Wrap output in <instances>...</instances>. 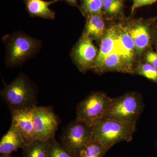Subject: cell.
Listing matches in <instances>:
<instances>
[{
  "label": "cell",
  "instance_id": "603a6c76",
  "mask_svg": "<svg viewBox=\"0 0 157 157\" xmlns=\"http://www.w3.org/2000/svg\"><path fill=\"white\" fill-rule=\"evenodd\" d=\"M157 0H133V5L132 8V13L133 14L134 11L137 8L143 6L151 5L156 2Z\"/></svg>",
  "mask_w": 157,
  "mask_h": 157
},
{
  "label": "cell",
  "instance_id": "ba28073f",
  "mask_svg": "<svg viewBox=\"0 0 157 157\" xmlns=\"http://www.w3.org/2000/svg\"><path fill=\"white\" fill-rule=\"evenodd\" d=\"M98 52L93 39L83 33L73 48L71 56L78 70L84 72L93 69Z\"/></svg>",
  "mask_w": 157,
  "mask_h": 157
},
{
  "label": "cell",
  "instance_id": "7c38bea8",
  "mask_svg": "<svg viewBox=\"0 0 157 157\" xmlns=\"http://www.w3.org/2000/svg\"><path fill=\"white\" fill-rule=\"evenodd\" d=\"M25 144L23 138L13 124L9 131L4 135L0 141L1 154L10 155L19 148H22Z\"/></svg>",
  "mask_w": 157,
  "mask_h": 157
},
{
  "label": "cell",
  "instance_id": "9c48e42d",
  "mask_svg": "<svg viewBox=\"0 0 157 157\" xmlns=\"http://www.w3.org/2000/svg\"><path fill=\"white\" fill-rule=\"evenodd\" d=\"M33 108L11 110L12 123L17 128L26 144L35 140Z\"/></svg>",
  "mask_w": 157,
  "mask_h": 157
},
{
  "label": "cell",
  "instance_id": "3957f363",
  "mask_svg": "<svg viewBox=\"0 0 157 157\" xmlns=\"http://www.w3.org/2000/svg\"><path fill=\"white\" fill-rule=\"evenodd\" d=\"M144 107L143 98L140 94L128 93L113 99L104 117L136 124L143 112Z\"/></svg>",
  "mask_w": 157,
  "mask_h": 157
},
{
  "label": "cell",
  "instance_id": "8992f818",
  "mask_svg": "<svg viewBox=\"0 0 157 157\" xmlns=\"http://www.w3.org/2000/svg\"><path fill=\"white\" fill-rule=\"evenodd\" d=\"M93 139L91 126L77 118L65 128L60 137L61 143L75 157Z\"/></svg>",
  "mask_w": 157,
  "mask_h": 157
},
{
  "label": "cell",
  "instance_id": "9a60e30c",
  "mask_svg": "<svg viewBox=\"0 0 157 157\" xmlns=\"http://www.w3.org/2000/svg\"><path fill=\"white\" fill-rule=\"evenodd\" d=\"M93 70L98 73L111 71L131 73L123 57L117 52L107 56L102 63Z\"/></svg>",
  "mask_w": 157,
  "mask_h": 157
},
{
  "label": "cell",
  "instance_id": "4316f807",
  "mask_svg": "<svg viewBox=\"0 0 157 157\" xmlns=\"http://www.w3.org/2000/svg\"><path fill=\"white\" fill-rule=\"evenodd\" d=\"M0 157H14L9 154H1Z\"/></svg>",
  "mask_w": 157,
  "mask_h": 157
},
{
  "label": "cell",
  "instance_id": "e0dca14e",
  "mask_svg": "<svg viewBox=\"0 0 157 157\" xmlns=\"http://www.w3.org/2000/svg\"><path fill=\"white\" fill-rule=\"evenodd\" d=\"M51 140H39L26 144L22 147V157H49Z\"/></svg>",
  "mask_w": 157,
  "mask_h": 157
},
{
  "label": "cell",
  "instance_id": "ac0fdd59",
  "mask_svg": "<svg viewBox=\"0 0 157 157\" xmlns=\"http://www.w3.org/2000/svg\"><path fill=\"white\" fill-rule=\"evenodd\" d=\"M109 149L93 138L82 149L77 157H104Z\"/></svg>",
  "mask_w": 157,
  "mask_h": 157
},
{
  "label": "cell",
  "instance_id": "7a4b0ae2",
  "mask_svg": "<svg viewBox=\"0 0 157 157\" xmlns=\"http://www.w3.org/2000/svg\"><path fill=\"white\" fill-rule=\"evenodd\" d=\"M93 138L110 149L121 141H132L136 124L104 117L93 125Z\"/></svg>",
  "mask_w": 157,
  "mask_h": 157
},
{
  "label": "cell",
  "instance_id": "cb8c5ba5",
  "mask_svg": "<svg viewBox=\"0 0 157 157\" xmlns=\"http://www.w3.org/2000/svg\"><path fill=\"white\" fill-rule=\"evenodd\" d=\"M146 59L147 63L157 68V51L155 52L153 51H149L147 53Z\"/></svg>",
  "mask_w": 157,
  "mask_h": 157
},
{
  "label": "cell",
  "instance_id": "8fae6325",
  "mask_svg": "<svg viewBox=\"0 0 157 157\" xmlns=\"http://www.w3.org/2000/svg\"><path fill=\"white\" fill-rule=\"evenodd\" d=\"M117 40V26H113L105 32L101 39L98 58L92 70L97 67L109 55L116 51Z\"/></svg>",
  "mask_w": 157,
  "mask_h": 157
},
{
  "label": "cell",
  "instance_id": "484cf974",
  "mask_svg": "<svg viewBox=\"0 0 157 157\" xmlns=\"http://www.w3.org/2000/svg\"><path fill=\"white\" fill-rule=\"evenodd\" d=\"M152 35L153 39H154V42L155 43V44L156 45L157 47V26L155 27Z\"/></svg>",
  "mask_w": 157,
  "mask_h": 157
},
{
  "label": "cell",
  "instance_id": "5bb4252c",
  "mask_svg": "<svg viewBox=\"0 0 157 157\" xmlns=\"http://www.w3.org/2000/svg\"><path fill=\"white\" fill-rule=\"evenodd\" d=\"M130 34L135 44V50L138 54L149 47L152 36L149 27L144 24H139L130 28Z\"/></svg>",
  "mask_w": 157,
  "mask_h": 157
},
{
  "label": "cell",
  "instance_id": "d6986e66",
  "mask_svg": "<svg viewBox=\"0 0 157 157\" xmlns=\"http://www.w3.org/2000/svg\"><path fill=\"white\" fill-rule=\"evenodd\" d=\"M124 0H103L102 14L111 17H119L123 12Z\"/></svg>",
  "mask_w": 157,
  "mask_h": 157
},
{
  "label": "cell",
  "instance_id": "5b68a950",
  "mask_svg": "<svg viewBox=\"0 0 157 157\" xmlns=\"http://www.w3.org/2000/svg\"><path fill=\"white\" fill-rule=\"evenodd\" d=\"M113 98L99 92L90 94L77 105L76 118L90 125L105 117Z\"/></svg>",
  "mask_w": 157,
  "mask_h": 157
},
{
  "label": "cell",
  "instance_id": "52a82bcc",
  "mask_svg": "<svg viewBox=\"0 0 157 157\" xmlns=\"http://www.w3.org/2000/svg\"><path fill=\"white\" fill-rule=\"evenodd\" d=\"M33 113L35 140L47 141L54 138L60 121L53 107L36 106L33 108Z\"/></svg>",
  "mask_w": 157,
  "mask_h": 157
},
{
  "label": "cell",
  "instance_id": "30bf717a",
  "mask_svg": "<svg viewBox=\"0 0 157 157\" xmlns=\"http://www.w3.org/2000/svg\"><path fill=\"white\" fill-rule=\"evenodd\" d=\"M135 51V44L130 34V28L122 25L117 26V44L115 52L123 57L131 73L133 70Z\"/></svg>",
  "mask_w": 157,
  "mask_h": 157
},
{
  "label": "cell",
  "instance_id": "2e32d148",
  "mask_svg": "<svg viewBox=\"0 0 157 157\" xmlns=\"http://www.w3.org/2000/svg\"><path fill=\"white\" fill-rule=\"evenodd\" d=\"M86 17V24L83 33L93 39H102L106 32L103 14H92Z\"/></svg>",
  "mask_w": 157,
  "mask_h": 157
},
{
  "label": "cell",
  "instance_id": "ffe728a7",
  "mask_svg": "<svg viewBox=\"0 0 157 157\" xmlns=\"http://www.w3.org/2000/svg\"><path fill=\"white\" fill-rule=\"evenodd\" d=\"M79 8L85 16L94 14H102L103 0H79Z\"/></svg>",
  "mask_w": 157,
  "mask_h": 157
},
{
  "label": "cell",
  "instance_id": "83f0119b",
  "mask_svg": "<svg viewBox=\"0 0 157 157\" xmlns=\"http://www.w3.org/2000/svg\"></svg>",
  "mask_w": 157,
  "mask_h": 157
},
{
  "label": "cell",
  "instance_id": "44dd1931",
  "mask_svg": "<svg viewBox=\"0 0 157 157\" xmlns=\"http://www.w3.org/2000/svg\"><path fill=\"white\" fill-rule=\"evenodd\" d=\"M49 157H75L68 151L61 143L55 138L52 139L49 148Z\"/></svg>",
  "mask_w": 157,
  "mask_h": 157
},
{
  "label": "cell",
  "instance_id": "6da1fadb",
  "mask_svg": "<svg viewBox=\"0 0 157 157\" xmlns=\"http://www.w3.org/2000/svg\"><path fill=\"white\" fill-rule=\"evenodd\" d=\"M37 90L24 74H21L9 84L5 85L1 96L10 110L33 108L36 106Z\"/></svg>",
  "mask_w": 157,
  "mask_h": 157
},
{
  "label": "cell",
  "instance_id": "7402d4cb",
  "mask_svg": "<svg viewBox=\"0 0 157 157\" xmlns=\"http://www.w3.org/2000/svg\"><path fill=\"white\" fill-rule=\"evenodd\" d=\"M138 74L152 81L157 82V68L148 63L140 65L137 70Z\"/></svg>",
  "mask_w": 157,
  "mask_h": 157
},
{
  "label": "cell",
  "instance_id": "4fadbf2b",
  "mask_svg": "<svg viewBox=\"0 0 157 157\" xmlns=\"http://www.w3.org/2000/svg\"><path fill=\"white\" fill-rule=\"evenodd\" d=\"M62 0H24L27 11L31 17H39L45 19H54L55 18L54 11L49 9L50 5Z\"/></svg>",
  "mask_w": 157,
  "mask_h": 157
},
{
  "label": "cell",
  "instance_id": "277c9868",
  "mask_svg": "<svg viewBox=\"0 0 157 157\" xmlns=\"http://www.w3.org/2000/svg\"><path fill=\"white\" fill-rule=\"evenodd\" d=\"M6 42V64L17 67L30 58L40 48L41 42L26 34L16 33Z\"/></svg>",
  "mask_w": 157,
  "mask_h": 157
},
{
  "label": "cell",
  "instance_id": "d4e9b609",
  "mask_svg": "<svg viewBox=\"0 0 157 157\" xmlns=\"http://www.w3.org/2000/svg\"><path fill=\"white\" fill-rule=\"evenodd\" d=\"M66 2L71 6H78V0H65Z\"/></svg>",
  "mask_w": 157,
  "mask_h": 157
}]
</instances>
